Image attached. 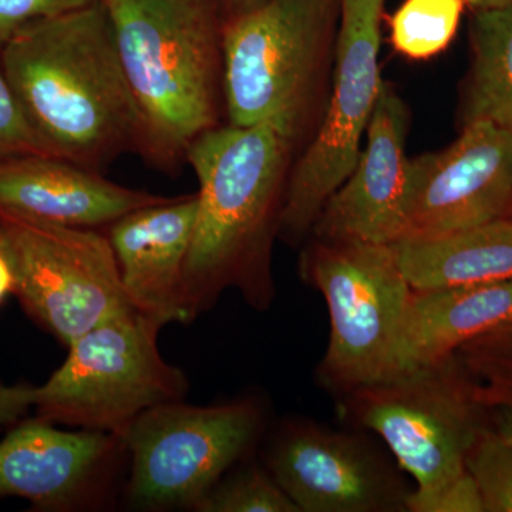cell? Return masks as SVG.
I'll return each mask as SVG.
<instances>
[{
  "label": "cell",
  "instance_id": "obj_1",
  "mask_svg": "<svg viewBox=\"0 0 512 512\" xmlns=\"http://www.w3.org/2000/svg\"><path fill=\"white\" fill-rule=\"evenodd\" d=\"M296 124L284 119L214 127L187 150L197 175V217L184 268L188 322L235 289L256 311L275 301L272 238L279 234Z\"/></svg>",
  "mask_w": 512,
  "mask_h": 512
},
{
  "label": "cell",
  "instance_id": "obj_2",
  "mask_svg": "<svg viewBox=\"0 0 512 512\" xmlns=\"http://www.w3.org/2000/svg\"><path fill=\"white\" fill-rule=\"evenodd\" d=\"M0 63L49 156L100 171L141 154L143 127L103 3L30 23L3 43Z\"/></svg>",
  "mask_w": 512,
  "mask_h": 512
},
{
  "label": "cell",
  "instance_id": "obj_3",
  "mask_svg": "<svg viewBox=\"0 0 512 512\" xmlns=\"http://www.w3.org/2000/svg\"><path fill=\"white\" fill-rule=\"evenodd\" d=\"M140 111L141 156L170 170L218 126L222 28L212 0H101Z\"/></svg>",
  "mask_w": 512,
  "mask_h": 512
},
{
  "label": "cell",
  "instance_id": "obj_4",
  "mask_svg": "<svg viewBox=\"0 0 512 512\" xmlns=\"http://www.w3.org/2000/svg\"><path fill=\"white\" fill-rule=\"evenodd\" d=\"M161 328L133 308L73 340L63 365L36 387L37 417L121 436L140 414L183 400L188 380L161 355Z\"/></svg>",
  "mask_w": 512,
  "mask_h": 512
},
{
  "label": "cell",
  "instance_id": "obj_5",
  "mask_svg": "<svg viewBox=\"0 0 512 512\" xmlns=\"http://www.w3.org/2000/svg\"><path fill=\"white\" fill-rule=\"evenodd\" d=\"M339 407L384 441L420 491L466 473L468 453L490 423L454 356L340 394Z\"/></svg>",
  "mask_w": 512,
  "mask_h": 512
},
{
  "label": "cell",
  "instance_id": "obj_6",
  "mask_svg": "<svg viewBox=\"0 0 512 512\" xmlns=\"http://www.w3.org/2000/svg\"><path fill=\"white\" fill-rule=\"evenodd\" d=\"M264 412L254 399L160 404L121 434L130 474L127 500L147 511L192 508L254 448Z\"/></svg>",
  "mask_w": 512,
  "mask_h": 512
},
{
  "label": "cell",
  "instance_id": "obj_7",
  "mask_svg": "<svg viewBox=\"0 0 512 512\" xmlns=\"http://www.w3.org/2000/svg\"><path fill=\"white\" fill-rule=\"evenodd\" d=\"M301 272L328 306L329 345L320 383L340 396L387 377L412 295L392 247L316 239L303 255Z\"/></svg>",
  "mask_w": 512,
  "mask_h": 512
},
{
  "label": "cell",
  "instance_id": "obj_8",
  "mask_svg": "<svg viewBox=\"0 0 512 512\" xmlns=\"http://www.w3.org/2000/svg\"><path fill=\"white\" fill-rule=\"evenodd\" d=\"M0 249L13 295L64 346L133 309L106 232L66 227L0 210Z\"/></svg>",
  "mask_w": 512,
  "mask_h": 512
},
{
  "label": "cell",
  "instance_id": "obj_9",
  "mask_svg": "<svg viewBox=\"0 0 512 512\" xmlns=\"http://www.w3.org/2000/svg\"><path fill=\"white\" fill-rule=\"evenodd\" d=\"M384 0H342L332 94L318 133L286 181L279 235L295 242L352 173L383 87Z\"/></svg>",
  "mask_w": 512,
  "mask_h": 512
},
{
  "label": "cell",
  "instance_id": "obj_10",
  "mask_svg": "<svg viewBox=\"0 0 512 512\" xmlns=\"http://www.w3.org/2000/svg\"><path fill=\"white\" fill-rule=\"evenodd\" d=\"M329 0H265L222 26V97L232 126L299 117L325 46Z\"/></svg>",
  "mask_w": 512,
  "mask_h": 512
},
{
  "label": "cell",
  "instance_id": "obj_11",
  "mask_svg": "<svg viewBox=\"0 0 512 512\" xmlns=\"http://www.w3.org/2000/svg\"><path fill=\"white\" fill-rule=\"evenodd\" d=\"M265 468L301 512L407 511L412 491L365 437L311 420L275 430Z\"/></svg>",
  "mask_w": 512,
  "mask_h": 512
},
{
  "label": "cell",
  "instance_id": "obj_12",
  "mask_svg": "<svg viewBox=\"0 0 512 512\" xmlns=\"http://www.w3.org/2000/svg\"><path fill=\"white\" fill-rule=\"evenodd\" d=\"M410 164L404 237L477 227L507 218L512 210V133L491 121L466 123L451 146Z\"/></svg>",
  "mask_w": 512,
  "mask_h": 512
},
{
  "label": "cell",
  "instance_id": "obj_13",
  "mask_svg": "<svg viewBox=\"0 0 512 512\" xmlns=\"http://www.w3.org/2000/svg\"><path fill=\"white\" fill-rule=\"evenodd\" d=\"M124 456L119 434L59 430L37 417L0 441V497L43 511L92 510L109 500Z\"/></svg>",
  "mask_w": 512,
  "mask_h": 512
},
{
  "label": "cell",
  "instance_id": "obj_14",
  "mask_svg": "<svg viewBox=\"0 0 512 512\" xmlns=\"http://www.w3.org/2000/svg\"><path fill=\"white\" fill-rule=\"evenodd\" d=\"M407 131L409 111L384 83L355 168L313 225L316 239L392 245L404 237L412 195Z\"/></svg>",
  "mask_w": 512,
  "mask_h": 512
},
{
  "label": "cell",
  "instance_id": "obj_15",
  "mask_svg": "<svg viewBox=\"0 0 512 512\" xmlns=\"http://www.w3.org/2000/svg\"><path fill=\"white\" fill-rule=\"evenodd\" d=\"M197 205V192L168 197L124 215L104 231L128 302L161 326L188 323L184 268Z\"/></svg>",
  "mask_w": 512,
  "mask_h": 512
},
{
  "label": "cell",
  "instance_id": "obj_16",
  "mask_svg": "<svg viewBox=\"0 0 512 512\" xmlns=\"http://www.w3.org/2000/svg\"><path fill=\"white\" fill-rule=\"evenodd\" d=\"M133 190L49 154L0 160V210L76 228H107L130 212L167 200Z\"/></svg>",
  "mask_w": 512,
  "mask_h": 512
},
{
  "label": "cell",
  "instance_id": "obj_17",
  "mask_svg": "<svg viewBox=\"0 0 512 512\" xmlns=\"http://www.w3.org/2000/svg\"><path fill=\"white\" fill-rule=\"evenodd\" d=\"M510 323L512 281L412 291L387 377L437 365L468 340Z\"/></svg>",
  "mask_w": 512,
  "mask_h": 512
},
{
  "label": "cell",
  "instance_id": "obj_18",
  "mask_svg": "<svg viewBox=\"0 0 512 512\" xmlns=\"http://www.w3.org/2000/svg\"><path fill=\"white\" fill-rule=\"evenodd\" d=\"M412 291L512 281V218L390 245Z\"/></svg>",
  "mask_w": 512,
  "mask_h": 512
},
{
  "label": "cell",
  "instance_id": "obj_19",
  "mask_svg": "<svg viewBox=\"0 0 512 512\" xmlns=\"http://www.w3.org/2000/svg\"><path fill=\"white\" fill-rule=\"evenodd\" d=\"M466 123L487 120L512 133V8L477 10Z\"/></svg>",
  "mask_w": 512,
  "mask_h": 512
},
{
  "label": "cell",
  "instance_id": "obj_20",
  "mask_svg": "<svg viewBox=\"0 0 512 512\" xmlns=\"http://www.w3.org/2000/svg\"><path fill=\"white\" fill-rule=\"evenodd\" d=\"M453 356L480 406L512 409V323L468 340Z\"/></svg>",
  "mask_w": 512,
  "mask_h": 512
},
{
  "label": "cell",
  "instance_id": "obj_21",
  "mask_svg": "<svg viewBox=\"0 0 512 512\" xmlns=\"http://www.w3.org/2000/svg\"><path fill=\"white\" fill-rule=\"evenodd\" d=\"M467 0H404L390 19L397 52L413 60L439 55L456 36Z\"/></svg>",
  "mask_w": 512,
  "mask_h": 512
},
{
  "label": "cell",
  "instance_id": "obj_22",
  "mask_svg": "<svg viewBox=\"0 0 512 512\" xmlns=\"http://www.w3.org/2000/svg\"><path fill=\"white\" fill-rule=\"evenodd\" d=\"M195 511L301 512L271 473L258 466H248L221 478Z\"/></svg>",
  "mask_w": 512,
  "mask_h": 512
},
{
  "label": "cell",
  "instance_id": "obj_23",
  "mask_svg": "<svg viewBox=\"0 0 512 512\" xmlns=\"http://www.w3.org/2000/svg\"><path fill=\"white\" fill-rule=\"evenodd\" d=\"M466 470L477 485L484 512H512V447L490 423L471 447Z\"/></svg>",
  "mask_w": 512,
  "mask_h": 512
},
{
  "label": "cell",
  "instance_id": "obj_24",
  "mask_svg": "<svg viewBox=\"0 0 512 512\" xmlns=\"http://www.w3.org/2000/svg\"><path fill=\"white\" fill-rule=\"evenodd\" d=\"M26 154L47 153L23 116L0 63V160Z\"/></svg>",
  "mask_w": 512,
  "mask_h": 512
},
{
  "label": "cell",
  "instance_id": "obj_25",
  "mask_svg": "<svg viewBox=\"0 0 512 512\" xmlns=\"http://www.w3.org/2000/svg\"><path fill=\"white\" fill-rule=\"evenodd\" d=\"M406 505L410 512H484L477 485L468 471L434 490L413 488Z\"/></svg>",
  "mask_w": 512,
  "mask_h": 512
},
{
  "label": "cell",
  "instance_id": "obj_26",
  "mask_svg": "<svg viewBox=\"0 0 512 512\" xmlns=\"http://www.w3.org/2000/svg\"><path fill=\"white\" fill-rule=\"evenodd\" d=\"M97 2L100 0H0V46L30 23L89 8Z\"/></svg>",
  "mask_w": 512,
  "mask_h": 512
},
{
  "label": "cell",
  "instance_id": "obj_27",
  "mask_svg": "<svg viewBox=\"0 0 512 512\" xmlns=\"http://www.w3.org/2000/svg\"><path fill=\"white\" fill-rule=\"evenodd\" d=\"M35 402L36 387L0 383V426L16 423L30 407H35Z\"/></svg>",
  "mask_w": 512,
  "mask_h": 512
},
{
  "label": "cell",
  "instance_id": "obj_28",
  "mask_svg": "<svg viewBox=\"0 0 512 512\" xmlns=\"http://www.w3.org/2000/svg\"><path fill=\"white\" fill-rule=\"evenodd\" d=\"M491 427L512 447V409L511 407H497L488 410Z\"/></svg>",
  "mask_w": 512,
  "mask_h": 512
},
{
  "label": "cell",
  "instance_id": "obj_29",
  "mask_svg": "<svg viewBox=\"0 0 512 512\" xmlns=\"http://www.w3.org/2000/svg\"><path fill=\"white\" fill-rule=\"evenodd\" d=\"M15 292V279H13L12 269L2 249H0V306L6 299Z\"/></svg>",
  "mask_w": 512,
  "mask_h": 512
},
{
  "label": "cell",
  "instance_id": "obj_30",
  "mask_svg": "<svg viewBox=\"0 0 512 512\" xmlns=\"http://www.w3.org/2000/svg\"><path fill=\"white\" fill-rule=\"evenodd\" d=\"M476 10L512 8V0H467Z\"/></svg>",
  "mask_w": 512,
  "mask_h": 512
},
{
  "label": "cell",
  "instance_id": "obj_31",
  "mask_svg": "<svg viewBox=\"0 0 512 512\" xmlns=\"http://www.w3.org/2000/svg\"><path fill=\"white\" fill-rule=\"evenodd\" d=\"M262 2H265V0H228L232 16L247 12L249 9H254L256 6L261 5Z\"/></svg>",
  "mask_w": 512,
  "mask_h": 512
}]
</instances>
